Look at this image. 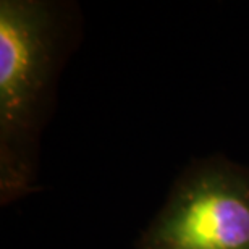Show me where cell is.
Wrapping results in <instances>:
<instances>
[{"label": "cell", "instance_id": "obj_2", "mask_svg": "<svg viewBox=\"0 0 249 249\" xmlns=\"http://www.w3.org/2000/svg\"><path fill=\"white\" fill-rule=\"evenodd\" d=\"M136 249H249V167L220 156L189 163Z\"/></svg>", "mask_w": 249, "mask_h": 249}, {"label": "cell", "instance_id": "obj_1", "mask_svg": "<svg viewBox=\"0 0 249 249\" xmlns=\"http://www.w3.org/2000/svg\"><path fill=\"white\" fill-rule=\"evenodd\" d=\"M79 34L78 7L57 0L0 2V202L37 188L41 136L58 76Z\"/></svg>", "mask_w": 249, "mask_h": 249}]
</instances>
